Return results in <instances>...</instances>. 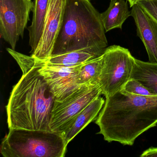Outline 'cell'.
I'll return each instance as SVG.
<instances>
[{"label": "cell", "instance_id": "1", "mask_svg": "<svg viewBox=\"0 0 157 157\" xmlns=\"http://www.w3.org/2000/svg\"><path fill=\"white\" fill-rule=\"evenodd\" d=\"M7 50L22 71L6 106L9 129L51 131L49 124L55 97L39 72L42 60L12 48Z\"/></svg>", "mask_w": 157, "mask_h": 157}, {"label": "cell", "instance_id": "2", "mask_svg": "<svg viewBox=\"0 0 157 157\" xmlns=\"http://www.w3.org/2000/svg\"><path fill=\"white\" fill-rule=\"evenodd\" d=\"M95 121L98 134L108 142L132 146L138 137L157 125V95L132 94L124 89L105 97Z\"/></svg>", "mask_w": 157, "mask_h": 157}, {"label": "cell", "instance_id": "3", "mask_svg": "<svg viewBox=\"0 0 157 157\" xmlns=\"http://www.w3.org/2000/svg\"><path fill=\"white\" fill-rule=\"evenodd\" d=\"M101 13L89 0H66L62 24L51 56L108 46Z\"/></svg>", "mask_w": 157, "mask_h": 157}, {"label": "cell", "instance_id": "4", "mask_svg": "<svg viewBox=\"0 0 157 157\" xmlns=\"http://www.w3.org/2000/svg\"><path fill=\"white\" fill-rule=\"evenodd\" d=\"M67 146L56 132L10 128L2 140L0 152L4 157H64Z\"/></svg>", "mask_w": 157, "mask_h": 157}, {"label": "cell", "instance_id": "5", "mask_svg": "<svg viewBox=\"0 0 157 157\" xmlns=\"http://www.w3.org/2000/svg\"><path fill=\"white\" fill-rule=\"evenodd\" d=\"M135 59L129 50L120 46L107 47L103 55L100 85L105 97L124 88L131 78Z\"/></svg>", "mask_w": 157, "mask_h": 157}, {"label": "cell", "instance_id": "6", "mask_svg": "<svg viewBox=\"0 0 157 157\" xmlns=\"http://www.w3.org/2000/svg\"><path fill=\"white\" fill-rule=\"evenodd\" d=\"M101 94L100 84L83 85L63 101H55L49 124L50 130L61 135L74 118Z\"/></svg>", "mask_w": 157, "mask_h": 157}, {"label": "cell", "instance_id": "7", "mask_svg": "<svg viewBox=\"0 0 157 157\" xmlns=\"http://www.w3.org/2000/svg\"><path fill=\"white\" fill-rule=\"evenodd\" d=\"M30 12L25 0H0V34L13 50L23 37Z\"/></svg>", "mask_w": 157, "mask_h": 157}, {"label": "cell", "instance_id": "8", "mask_svg": "<svg viewBox=\"0 0 157 157\" xmlns=\"http://www.w3.org/2000/svg\"><path fill=\"white\" fill-rule=\"evenodd\" d=\"M82 65L58 67L47 65L42 60L39 71L49 85L55 101H63L82 86L76 83L77 75Z\"/></svg>", "mask_w": 157, "mask_h": 157}, {"label": "cell", "instance_id": "9", "mask_svg": "<svg viewBox=\"0 0 157 157\" xmlns=\"http://www.w3.org/2000/svg\"><path fill=\"white\" fill-rule=\"evenodd\" d=\"M66 2V0H49L43 34L32 56L43 61L51 56L62 24Z\"/></svg>", "mask_w": 157, "mask_h": 157}, {"label": "cell", "instance_id": "10", "mask_svg": "<svg viewBox=\"0 0 157 157\" xmlns=\"http://www.w3.org/2000/svg\"><path fill=\"white\" fill-rule=\"evenodd\" d=\"M137 28V35L143 42L149 62L157 63V24L140 8L135 4L131 10Z\"/></svg>", "mask_w": 157, "mask_h": 157}, {"label": "cell", "instance_id": "11", "mask_svg": "<svg viewBox=\"0 0 157 157\" xmlns=\"http://www.w3.org/2000/svg\"><path fill=\"white\" fill-rule=\"evenodd\" d=\"M105 102L103 97H97L74 118L61 134L67 145L91 122L96 120Z\"/></svg>", "mask_w": 157, "mask_h": 157}, {"label": "cell", "instance_id": "12", "mask_svg": "<svg viewBox=\"0 0 157 157\" xmlns=\"http://www.w3.org/2000/svg\"><path fill=\"white\" fill-rule=\"evenodd\" d=\"M106 49L100 48H84L61 55L51 56L44 61L46 64L51 66L75 67L101 57Z\"/></svg>", "mask_w": 157, "mask_h": 157}, {"label": "cell", "instance_id": "13", "mask_svg": "<svg viewBox=\"0 0 157 157\" xmlns=\"http://www.w3.org/2000/svg\"><path fill=\"white\" fill-rule=\"evenodd\" d=\"M49 0H34L32 11V25L28 27L30 53L33 54L36 50L43 34L45 21L48 10Z\"/></svg>", "mask_w": 157, "mask_h": 157}, {"label": "cell", "instance_id": "14", "mask_svg": "<svg viewBox=\"0 0 157 157\" xmlns=\"http://www.w3.org/2000/svg\"><path fill=\"white\" fill-rule=\"evenodd\" d=\"M131 16L127 1L111 0L108 9L101 13L102 21L105 33L116 28L122 29L125 21Z\"/></svg>", "mask_w": 157, "mask_h": 157}, {"label": "cell", "instance_id": "15", "mask_svg": "<svg viewBox=\"0 0 157 157\" xmlns=\"http://www.w3.org/2000/svg\"><path fill=\"white\" fill-rule=\"evenodd\" d=\"M130 79L139 82L151 93L157 95V63L135 59Z\"/></svg>", "mask_w": 157, "mask_h": 157}, {"label": "cell", "instance_id": "16", "mask_svg": "<svg viewBox=\"0 0 157 157\" xmlns=\"http://www.w3.org/2000/svg\"><path fill=\"white\" fill-rule=\"evenodd\" d=\"M102 62L103 55L82 64L77 75V84L79 86L100 84Z\"/></svg>", "mask_w": 157, "mask_h": 157}, {"label": "cell", "instance_id": "17", "mask_svg": "<svg viewBox=\"0 0 157 157\" xmlns=\"http://www.w3.org/2000/svg\"><path fill=\"white\" fill-rule=\"evenodd\" d=\"M123 89L129 93L136 95L142 96L154 95L140 82L134 79H130L125 84Z\"/></svg>", "mask_w": 157, "mask_h": 157}, {"label": "cell", "instance_id": "18", "mask_svg": "<svg viewBox=\"0 0 157 157\" xmlns=\"http://www.w3.org/2000/svg\"><path fill=\"white\" fill-rule=\"evenodd\" d=\"M137 4L157 24V0H140Z\"/></svg>", "mask_w": 157, "mask_h": 157}, {"label": "cell", "instance_id": "19", "mask_svg": "<svg viewBox=\"0 0 157 157\" xmlns=\"http://www.w3.org/2000/svg\"><path fill=\"white\" fill-rule=\"evenodd\" d=\"M140 157H157V147H151L146 150L140 155Z\"/></svg>", "mask_w": 157, "mask_h": 157}, {"label": "cell", "instance_id": "20", "mask_svg": "<svg viewBox=\"0 0 157 157\" xmlns=\"http://www.w3.org/2000/svg\"><path fill=\"white\" fill-rule=\"evenodd\" d=\"M26 3L27 4L28 8L31 11H32L33 6V2H32V0H25Z\"/></svg>", "mask_w": 157, "mask_h": 157}, {"label": "cell", "instance_id": "21", "mask_svg": "<svg viewBox=\"0 0 157 157\" xmlns=\"http://www.w3.org/2000/svg\"><path fill=\"white\" fill-rule=\"evenodd\" d=\"M129 2L130 8H132L135 4H137L140 0H127Z\"/></svg>", "mask_w": 157, "mask_h": 157}, {"label": "cell", "instance_id": "22", "mask_svg": "<svg viewBox=\"0 0 157 157\" xmlns=\"http://www.w3.org/2000/svg\"><path fill=\"white\" fill-rule=\"evenodd\" d=\"M89 1H90L91 0H89Z\"/></svg>", "mask_w": 157, "mask_h": 157}]
</instances>
